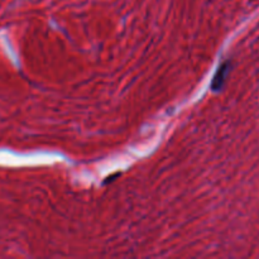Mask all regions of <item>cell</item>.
<instances>
[{
	"label": "cell",
	"instance_id": "cell-1",
	"mask_svg": "<svg viewBox=\"0 0 259 259\" xmlns=\"http://www.w3.org/2000/svg\"><path fill=\"white\" fill-rule=\"evenodd\" d=\"M228 70H229V67H228V63H224V65L220 66L219 71L217 72V75H215L214 80H212V89L214 90H218V89L222 88L223 82H224L225 80V76L228 75Z\"/></svg>",
	"mask_w": 259,
	"mask_h": 259
}]
</instances>
